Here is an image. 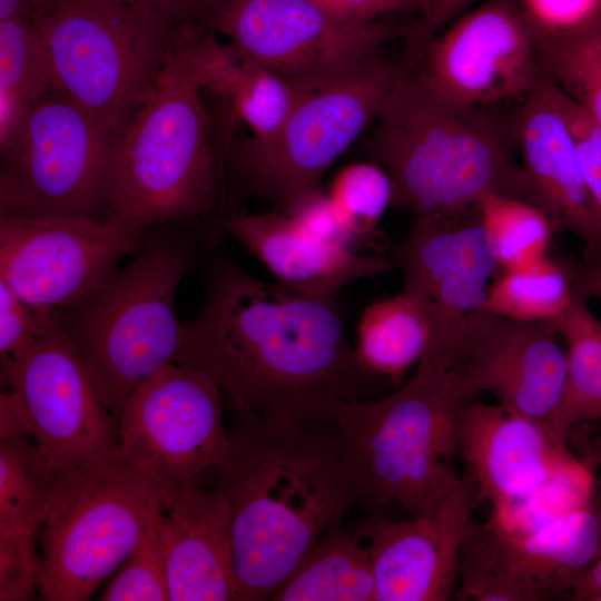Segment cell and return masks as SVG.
<instances>
[{
	"label": "cell",
	"mask_w": 601,
	"mask_h": 601,
	"mask_svg": "<svg viewBox=\"0 0 601 601\" xmlns=\"http://www.w3.org/2000/svg\"><path fill=\"white\" fill-rule=\"evenodd\" d=\"M479 210L502 270H525L546 256L555 229L540 207L489 191L481 198Z\"/></svg>",
	"instance_id": "obj_31"
},
{
	"label": "cell",
	"mask_w": 601,
	"mask_h": 601,
	"mask_svg": "<svg viewBox=\"0 0 601 601\" xmlns=\"http://www.w3.org/2000/svg\"><path fill=\"white\" fill-rule=\"evenodd\" d=\"M114 140L82 108L51 89L0 151V217L100 218Z\"/></svg>",
	"instance_id": "obj_11"
},
{
	"label": "cell",
	"mask_w": 601,
	"mask_h": 601,
	"mask_svg": "<svg viewBox=\"0 0 601 601\" xmlns=\"http://www.w3.org/2000/svg\"><path fill=\"white\" fill-rule=\"evenodd\" d=\"M203 23L306 91L370 62L408 29L385 17L344 19L313 0H223Z\"/></svg>",
	"instance_id": "obj_12"
},
{
	"label": "cell",
	"mask_w": 601,
	"mask_h": 601,
	"mask_svg": "<svg viewBox=\"0 0 601 601\" xmlns=\"http://www.w3.org/2000/svg\"><path fill=\"white\" fill-rule=\"evenodd\" d=\"M327 195L358 250L367 247L383 254L385 238L377 225L393 199L385 169L375 161L349 164L336 174Z\"/></svg>",
	"instance_id": "obj_33"
},
{
	"label": "cell",
	"mask_w": 601,
	"mask_h": 601,
	"mask_svg": "<svg viewBox=\"0 0 601 601\" xmlns=\"http://www.w3.org/2000/svg\"><path fill=\"white\" fill-rule=\"evenodd\" d=\"M195 23H177L148 98L112 144L105 218L130 229L226 219L225 152L191 62Z\"/></svg>",
	"instance_id": "obj_3"
},
{
	"label": "cell",
	"mask_w": 601,
	"mask_h": 601,
	"mask_svg": "<svg viewBox=\"0 0 601 601\" xmlns=\"http://www.w3.org/2000/svg\"><path fill=\"white\" fill-rule=\"evenodd\" d=\"M459 454L477 485L480 501H489L493 516L506 523L518 505L551 486L591 495V471L566 445L500 404L475 400L466 407Z\"/></svg>",
	"instance_id": "obj_18"
},
{
	"label": "cell",
	"mask_w": 601,
	"mask_h": 601,
	"mask_svg": "<svg viewBox=\"0 0 601 601\" xmlns=\"http://www.w3.org/2000/svg\"><path fill=\"white\" fill-rule=\"evenodd\" d=\"M285 215L313 236L355 253L358 252L354 238L341 223L328 195L322 190L306 196Z\"/></svg>",
	"instance_id": "obj_38"
},
{
	"label": "cell",
	"mask_w": 601,
	"mask_h": 601,
	"mask_svg": "<svg viewBox=\"0 0 601 601\" xmlns=\"http://www.w3.org/2000/svg\"><path fill=\"white\" fill-rule=\"evenodd\" d=\"M534 38L542 70L601 125V13L569 35Z\"/></svg>",
	"instance_id": "obj_32"
},
{
	"label": "cell",
	"mask_w": 601,
	"mask_h": 601,
	"mask_svg": "<svg viewBox=\"0 0 601 601\" xmlns=\"http://www.w3.org/2000/svg\"><path fill=\"white\" fill-rule=\"evenodd\" d=\"M534 37L569 35L601 13V0H519Z\"/></svg>",
	"instance_id": "obj_36"
},
{
	"label": "cell",
	"mask_w": 601,
	"mask_h": 601,
	"mask_svg": "<svg viewBox=\"0 0 601 601\" xmlns=\"http://www.w3.org/2000/svg\"><path fill=\"white\" fill-rule=\"evenodd\" d=\"M157 518L135 550L100 594L104 601H167L169 584L166 561L157 534Z\"/></svg>",
	"instance_id": "obj_34"
},
{
	"label": "cell",
	"mask_w": 601,
	"mask_h": 601,
	"mask_svg": "<svg viewBox=\"0 0 601 601\" xmlns=\"http://www.w3.org/2000/svg\"><path fill=\"white\" fill-rule=\"evenodd\" d=\"M480 111L444 101L403 62L368 146L392 180V206L421 219L475 208L489 191L529 201L522 168Z\"/></svg>",
	"instance_id": "obj_5"
},
{
	"label": "cell",
	"mask_w": 601,
	"mask_h": 601,
	"mask_svg": "<svg viewBox=\"0 0 601 601\" xmlns=\"http://www.w3.org/2000/svg\"><path fill=\"white\" fill-rule=\"evenodd\" d=\"M392 11L398 12H417L422 13L427 0H382Z\"/></svg>",
	"instance_id": "obj_45"
},
{
	"label": "cell",
	"mask_w": 601,
	"mask_h": 601,
	"mask_svg": "<svg viewBox=\"0 0 601 601\" xmlns=\"http://www.w3.org/2000/svg\"><path fill=\"white\" fill-rule=\"evenodd\" d=\"M177 23L128 0H46L38 20L55 89L114 138L148 98Z\"/></svg>",
	"instance_id": "obj_7"
},
{
	"label": "cell",
	"mask_w": 601,
	"mask_h": 601,
	"mask_svg": "<svg viewBox=\"0 0 601 601\" xmlns=\"http://www.w3.org/2000/svg\"><path fill=\"white\" fill-rule=\"evenodd\" d=\"M223 228L298 294L336 297L347 284L396 267L390 255H359L322 240L282 211L233 214Z\"/></svg>",
	"instance_id": "obj_23"
},
{
	"label": "cell",
	"mask_w": 601,
	"mask_h": 601,
	"mask_svg": "<svg viewBox=\"0 0 601 601\" xmlns=\"http://www.w3.org/2000/svg\"><path fill=\"white\" fill-rule=\"evenodd\" d=\"M555 90L575 142L585 183L601 215V125L556 85Z\"/></svg>",
	"instance_id": "obj_37"
},
{
	"label": "cell",
	"mask_w": 601,
	"mask_h": 601,
	"mask_svg": "<svg viewBox=\"0 0 601 601\" xmlns=\"http://www.w3.org/2000/svg\"><path fill=\"white\" fill-rule=\"evenodd\" d=\"M477 485L464 469L460 484L430 515L393 520L370 513L358 525L375 579V601H446L454 597L457 561Z\"/></svg>",
	"instance_id": "obj_19"
},
{
	"label": "cell",
	"mask_w": 601,
	"mask_h": 601,
	"mask_svg": "<svg viewBox=\"0 0 601 601\" xmlns=\"http://www.w3.org/2000/svg\"><path fill=\"white\" fill-rule=\"evenodd\" d=\"M58 462L31 437L0 439V600H31L38 591V534Z\"/></svg>",
	"instance_id": "obj_24"
},
{
	"label": "cell",
	"mask_w": 601,
	"mask_h": 601,
	"mask_svg": "<svg viewBox=\"0 0 601 601\" xmlns=\"http://www.w3.org/2000/svg\"><path fill=\"white\" fill-rule=\"evenodd\" d=\"M601 552V514L590 503L519 530L471 519L457 561L455 599L541 601L573 591Z\"/></svg>",
	"instance_id": "obj_15"
},
{
	"label": "cell",
	"mask_w": 601,
	"mask_h": 601,
	"mask_svg": "<svg viewBox=\"0 0 601 601\" xmlns=\"http://www.w3.org/2000/svg\"><path fill=\"white\" fill-rule=\"evenodd\" d=\"M413 68L433 93L465 108L521 101L541 71L534 33L518 0H486L459 16Z\"/></svg>",
	"instance_id": "obj_17"
},
{
	"label": "cell",
	"mask_w": 601,
	"mask_h": 601,
	"mask_svg": "<svg viewBox=\"0 0 601 601\" xmlns=\"http://www.w3.org/2000/svg\"><path fill=\"white\" fill-rule=\"evenodd\" d=\"M62 327V312L33 308L0 280L1 365L20 357L39 341Z\"/></svg>",
	"instance_id": "obj_35"
},
{
	"label": "cell",
	"mask_w": 601,
	"mask_h": 601,
	"mask_svg": "<svg viewBox=\"0 0 601 601\" xmlns=\"http://www.w3.org/2000/svg\"><path fill=\"white\" fill-rule=\"evenodd\" d=\"M428 324L417 304L404 292L372 303L357 325L355 352L372 373L397 385L415 363L427 358Z\"/></svg>",
	"instance_id": "obj_28"
},
{
	"label": "cell",
	"mask_w": 601,
	"mask_h": 601,
	"mask_svg": "<svg viewBox=\"0 0 601 601\" xmlns=\"http://www.w3.org/2000/svg\"><path fill=\"white\" fill-rule=\"evenodd\" d=\"M53 88L38 21L0 20V151Z\"/></svg>",
	"instance_id": "obj_29"
},
{
	"label": "cell",
	"mask_w": 601,
	"mask_h": 601,
	"mask_svg": "<svg viewBox=\"0 0 601 601\" xmlns=\"http://www.w3.org/2000/svg\"><path fill=\"white\" fill-rule=\"evenodd\" d=\"M46 0H0V20L28 19L38 21Z\"/></svg>",
	"instance_id": "obj_44"
},
{
	"label": "cell",
	"mask_w": 601,
	"mask_h": 601,
	"mask_svg": "<svg viewBox=\"0 0 601 601\" xmlns=\"http://www.w3.org/2000/svg\"><path fill=\"white\" fill-rule=\"evenodd\" d=\"M162 510L158 486L120 456L58 462L38 534V592L47 601L89 600L135 550Z\"/></svg>",
	"instance_id": "obj_8"
},
{
	"label": "cell",
	"mask_w": 601,
	"mask_h": 601,
	"mask_svg": "<svg viewBox=\"0 0 601 601\" xmlns=\"http://www.w3.org/2000/svg\"><path fill=\"white\" fill-rule=\"evenodd\" d=\"M402 68L377 56L300 95L270 136L244 140L234 165L249 193L286 214L321 190L326 169L380 115Z\"/></svg>",
	"instance_id": "obj_9"
},
{
	"label": "cell",
	"mask_w": 601,
	"mask_h": 601,
	"mask_svg": "<svg viewBox=\"0 0 601 601\" xmlns=\"http://www.w3.org/2000/svg\"><path fill=\"white\" fill-rule=\"evenodd\" d=\"M568 264L574 287L588 298L595 297L601 302V254Z\"/></svg>",
	"instance_id": "obj_42"
},
{
	"label": "cell",
	"mask_w": 601,
	"mask_h": 601,
	"mask_svg": "<svg viewBox=\"0 0 601 601\" xmlns=\"http://www.w3.org/2000/svg\"><path fill=\"white\" fill-rule=\"evenodd\" d=\"M575 294L568 262L543 257L525 270H502L491 285L489 311L521 322L558 321Z\"/></svg>",
	"instance_id": "obj_30"
},
{
	"label": "cell",
	"mask_w": 601,
	"mask_h": 601,
	"mask_svg": "<svg viewBox=\"0 0 601 601\" xmlns=\"http://www.w3.org/2000/svg\"><path fill=\"white\" fill-rule=\"evenodd\" d=\"M175 363L210 375L235 411L293 426L331 425L339 403L375 398L384 380L351 346L336 297L262 280L224 256Z\"/></svg>",
	"instance_id": "obj_1"
},
{
	"label": "cell",
	"mask_w": 601,
	"mask_h": 601,
	"mask_svg": "<svg viewBox=\"0 0 601 601\" xmlns=\"http://www.w3.org/2000/svg\"><path fill=\"white\" fill-rule=\"evenodd\" d=\"M274 601H375L371 554L358 528L328 529L272 595Z\"/></svg>",
	"instance_id": "obj_26"
},
{
	"label": "cell",
	"mask_w": 601,
	"mask_h": 601,
	"mask_svg": "<svg viewBox=\"0 0 601 601\" xmlns=\"http://www.w3.org/2000/svg\"><path fill=\"white\" fill-rule=\"evenodd\" d=\"M327 11L349 20L370 21L391 14L382 0H313Z\"/></svg>",
	"instance_id": "obj_41"
},
{
	"label": "cell",
	"mask_w": 601,
	"mask_h": 601,
	"mask_svg": "<svg viewBox=\"0 0 601 601\" xmlns=\"http://www.w3.org/2000/svg\"><path fill=\"white\" fill-rule=\"evenodd\" d=\"M588 299L575 288L570 307L553 323L566 345V380L549 434L564 445L574 424L601 418V321Z\"/></svg>",
	"instance_id": "obj_27"
},
{
	"label": "cell",
	"mask_w": 601,
	"mask_h": 601,
	"mask_svg": "<svg viewBox=\"0 0 601 601\" xmlns=\"http://www.w3.org/2000/svg\"><path fill=\"white\" fill-rule=\"evenodd\" d=\"M480 394L462 370L424 359L393 394L339 403L331 426L357 505L380 514L396 504L413 519L432 514L461 482L460 426Z\"/></svg>",
	"instance_id": "obj_4"
},
{
	"label": "cell",
	"mask_w": 601,
	"mask_h": 601,
	"mask_svg": "<svg viewBox=\"0 0 601 601\" xmlns=\"http://www.w3.org/2000/svg\"><path fill=\"white\" fill-rule=\"evenodd\" d=\"M157 534L173 601H239L231 512L215 483L179 491L158 514Z\"/></svg>",
	"instance_id": "obj_22"
},
{
	"label": "cell",
	"mask_w": 601,
	"mask_h": 601,
	"mask_svg": "<svg viewBox=\"0 0 601 601\" xmlns=\"http://www.w3.org/2000/svg\"><path fill=\"white\" fill-rule=\"evenodd\" d=\"M195 77L204 90L218 95L254 138L274 134L306 90L264 67L216 31L195 23L191 42Z\"/></svg>",
	"instance_id": "obj_25"
},
{
	"label": "cell",
	"mask_w": 601,
	"mask_h": 601,
	"mask_svg": "<svg viewBox=\"0 0 601 601\" xmlns=\"http://www.w3.org/2000/svg\"><path fill=\"white\" fill-rule=\"evenodd\" d=\"M558 336L552 322L497 316L460 370L481 393L493 394L501 406L549 433L566 380V351Z\"/></svg>",
	"instance_id": "obj_21"
},
{
	"label": "cell",
	"mask_w": 601,
	"mask_h": 601,
	"mask_svg": "<svg viewBox=\"0 0 601 601\" xmlns=\"http://www.w3.org/2000/svg\"><path fill=\"white\" fill-rule=\"evenodd\" d=\"M194 258L190 245L154 242L87 300L62 312L66 334L116 421L145 381L176 362L184 323L175 298Z\"/></svg>",
	"instance_id": "obj_6"
},
{
	"label": "cell",
	"mask_w": 601,
	"mask_h": 601,
	"mask_svg": "<svg viewBox=\"0 0 601 601\" xmlns=\"http://www.w3.org/2000/svg\"><path fill=\"white\" fill-rule=\"evenodd\" d=\"M572 600L601 601V552L575 585Z\"/></svg>",
	"instance_id": "obj_43"
},
{
	"label": "cell",
	"mask_w": 601,
	"mask_h": 601,
	"mask_svg": "<svg viewBox=\"0 0 601 601\" xmlns=\"http://www.w3.org/2000/svg\"><path fill=\"white\" fill-rule=\"evenodd\" d=\"M0 435H27L57 462L115 459L118 424L65 327L1 365Z\"/></svg>",
	"instance_id": "obj_14"
},
{
	"label": "cell",
	"mask_w": 601,
	"mask_h": 601,
	"mask_svg": "<svg viewBox=\"0 0 601 601\" xmlns=\"http://www.w3.org/2000/svg\"><path fill=\"white\" fill-rule=\"evenodd\" d=\"M388 254L404 277V289L431 332L426 361L460 368L497 316L487 308L492 283L502 272L479 206L461 213L414 219L408 235Z\"/></svg>",
	"instance_id": "obj_10"
},
{
	"label": "cell",
	"mask_w": 601,
	"mask_h": 601,
	"mask_svg": "<svg viewBox=\"0 0 601 601\" xmlns=\"http://www.w3.org/2000/svg\"><path fill=\"white\" fill-rule=\"evenodd\" d=\"M141 234L107 218L0 217V280L33 308L66 312L140 249Z\"/></svg>",
	"instance_id": "obj_16"
},
{
	"label": "cell",
	"mask_w": 601,
	"mask_h": 601,
	"mask_svg": "<svg viewBox=\"0 0 601 601\" xmlns=\"http://www.w3.org/2000/svg\"><path fill=\"white\" fill-rule=\"evenodd\" d=\"M515 124L529 201L584 244V256L601 254V215L585 183L554 82L542 70L521 100Z\"/></svg>",
	"instance_id": "obj_20"
},
{
	"label": "cell",
	"mask_w": 601,
	"mask_h": 601,
	"mask_svg": "<svg viewBox=\"0 0 601 601\" xmlns=\"http://www.w3.org/2000/svg\"><path fill=\"white\" fill-rule=\"evenodd\" d=\"M164 13L177 22H203L223 0H128Z\"/></svg>",
	"instance_id": "obj_40"
},
{
	"label": "cell",
	"mask_w": 601,
	"mask_h": 601,
	"mask_svg": "<svg viewBox=\"0 0 601 601\" xmlns=\"http://www.w3.org/2000/svg\"><path fill=\"white\" fill-rule=\"evenodd\" d=\"M600 421V430H599V434L597 436V441H595V457L598 460L599 463H601V418L599 420Z\"/></svg>",
	"instance_id": "obj_46"
},
{
	"label": "cell",
	"mask_w": 601,
	"mask_h": 601,
	"mask_svg": "<svg viewBox=\"0 0 601 601\" xmlns=\"http://www.w3.org/2000/svg\"><path fill=\"white\" fill-rule=\"evenodd\" d=\"M234 412L216 484L230 506L239 601L270 600L357 501L331 425Z\"/></svg>",
	"instance_id": "obj_2"
},
{
	"label": "cell",
	"mask_w": 601,
	"mask_h": 601,
	"mask_svg": "<svg viewBox=\"0 0 601 601\" xmlns=\"http://www.w3.org/2000/svg\"><path fill=\"white\" fill-rule=\"evenodd\" d=\"M221 388L205 372L161 367L126 401L118 453L158 486L162 508L185 486L215 471L228 443Z\"/></svg>",
	"instance_id": "obj_13"
},
{
	"label": "cell",
	"mask_w": 601,
	"mask_h": 601,
	"mask_svg": "<svg viewBox=\"0 0 601 601\" xmlns=\"http://www.w3.org/2000/svg\"><path fill=\"white\" fill-rule=\"evenodd\" d=\"M475 0H427L420 18L408 24L405 63L414 66L440 30L457 18Z\"/></svg>",
	"instance_id": "obj_39"
}]
</instances>
